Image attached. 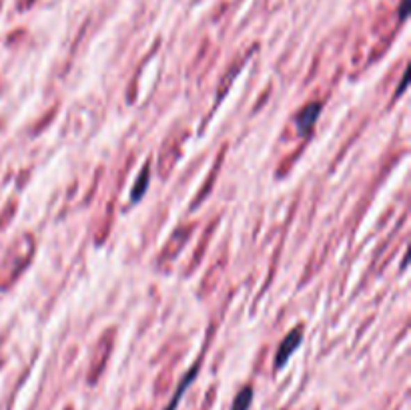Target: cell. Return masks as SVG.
Here are the masks:
<instances>
[{
	"label": "cell",
	"instance_id": "obj_5",
	"mask_svg": "<svg viewBox=\"0 0 411 410\" xmlns=\"http://www.w3.org/2000/svg\"><path fill=\"white\" fill-rule=\"evenodd\" d=\"M147 185H149V167H145V169H143L140 179H138L137 183H135V187H133V194H131V201H138L140 197L145 196V189H147Z\"/></svg>",
	"mask_w": 411,
	"mask_h": 410
},
{
	"label": "cell",
	"instance_id": "obj_1",
	"mask_svg": "<svg viewBox=\"0 0 411 410\" xmlns=\"http://www.w3.org/2000/svg\"><path fill=\"white\" fill-rule=\"evenodd\" d=\"M301 340H303V328H301V326L291 330V332L285 336V340L281 342V346H279V350H277V356H275V366H277V368H281V366H285V364L289 362L293 352L299 348Z\"/></svg>",
	"mask_w": 411,
	"mask_h": 410
},
{
	"label": "cell",
	"instance_id": "obj_6",
	"mask_svg": "<svg viewBox=\"0 0 411 410\" xmlns=\"http://www.w3.org/2000/svg\"><path fill=\"white\" fill-rule=\"evenodd\" d=\"M408 6H410V0H401V8H399V18L408 17Z\"/></svg>",
	"mask_w": 411,
	"mask_h": 410
},
{
	"label": "cell",
	"instance_id": "obj_4",
	"mask_svg": "<svg viewBox=\"0 0 411 410\" xmlns=\"http://www.w3.org/2000/svg\"><path fill=\"white\" fill-rule=\"evenodd\" d=\"M253 402V388L251 386H245L237 396H235V402H233V409L231 410H249Z\"/></svg>",
	"mask_w": 411,
	"mask_h": 410
},
{
	"label": "cell",
	"instance_id": "obj_2",
	"mask_svg": "<svg viewBox=\"0 0 411 410\" xmlns=\"http://www.w3.org/2000/svg\"><path fill=\"white\" fill-rule=\"evenodd\" d=\"M319 115H321V103H309L307 107L297 115V131H299V135H303V137L309 135L313 125H315V121L319 119Z\"/></svg>",
	"mask_w": 411,
	"mask_h": 410
},
{
	"label": "cell",
	"instance_id": "obj_3",
	"mask_svg": "<svg viewBox=\"0 0 411 410\" xmlns=\"http://www.w3.org/2000/svg\"><path fill=\"white\" fill-rule=\"evenodd\" d=\"M197 372H199V366L195 364L191 370L187 372V376L181 380V384H179V388H177V393H175V396H172V400L169 402V407L165 410H177V407H179V402H181V398H183V394H185V391H187L188 386H191V382L195 380V376H197Z\"/></svg>",
	"mask_w": 411,
	"mask_h": 410
}]
</instances>
